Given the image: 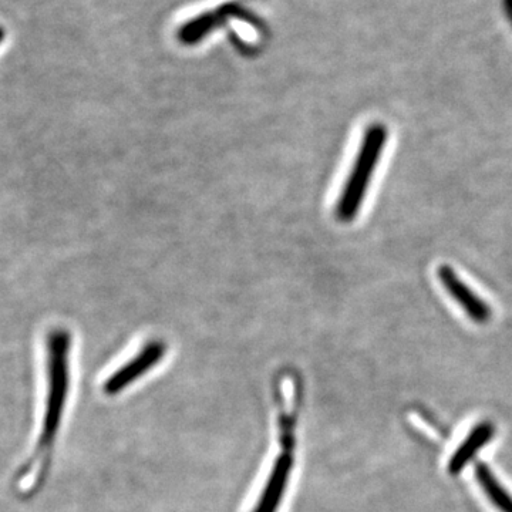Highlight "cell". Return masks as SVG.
Wrapping results in <instances>:
<instances>
[{
    "mask_svg": "<svg viewBox=\"0 0 512 512\" xmlns=\"http://www.w3.org/2000/svg\"><path fill=\"white\" fill-rule=\"evenodd\" d=\"M46 348V387L39 436L15 476L16 493L25 498L35 495L45 483L70 392L72 335L63 328L53 329L47 336Z\"/></svg>",
    "mask_w": 512,
    "mask_h": 512,
    "instance_id": "cell-1",
    "label": "cell"
},
{
    "mask_svg": "<svg viewBox=\"0 0 512 512\" xmlns=\"http://www.w3.org/2000/svg\"><path fill=\"white\" fill-rule=\"evenodd\" d=\"M389 138V130L382 123L370 124L365 136L362 138L359 153H357L355 165L350 171L345 188L340 194L338 205H336V215L342 222L355 220L365 201L367 190H369L370 181L380 157H382L384 146Z\"/></svg>",
    "mask_w": 512,
    "mask_h": 512,
    "instance_id": "cell-2",
    "label": "cell"
},
{
    "mask_svg": "<svg viewBox=\"0 0 512 512\" xmlns=\"http://www.w3.org/2000/svg\"><path fill=\"white\" fill-rule=\"evenodd\" d=\"M295 410L292 413L285 412L284 407L279 417V439H281L282 451L276 458L271 473L266 478L261 497L258 498L252 512H278L282 500L288 488L293 470V450H295Z\"/></svg>",
    "mask_w": 512,
    "mask_h": 512,
    "instance_id": "cell-3",
    "label": "cell"
},
{
    "mask_svg": "<svg viewBox=\"0 0 512 512\" xmlns=\"http://www.w3.org/2000/svg\"><path fill=\"white\" fill-rule=\"evenodd\" d=\"M165 345L160 340H153L151 343H147L143 349L138 352V355L134 356L130 362L120 367L116 373H113L109 377L106 383H104V392L107 394H117L127 389L131 383L136 382L150 372L151 369L157 366L163 360L165 355Z\"/></svg>",
    "mask_w": 512,
    "mask_h": 512,
    "instance_id": "cell-4",
    "label": "cell"
},
{
    "mask_svg": "<svg viewBox=\"0 0 512 512\" xmlns=\"http://www.w3.org/2000/svg\"><path fill=\"white\" fill-rule=\"evenodd\" d=\"M232 18L254 22V16L247 9L242 8L239 3H227L221 8L202 13L197 18L185 23L183 28L178 30V40L185 46L197 45L204 37L210 35L215 29L221 28L228 19Z\"/></svg>",
    "mask_w": 512,
    "mask_h": 512,
    "instance_id": "cell-5",
    "label": "cell"
},
{
    "mask_svg": "<svg viewBox=\"0 0 512 512\" xmlns=\"http://www.w3.org/2000/svg\"><path fill=\"white\" fill-rule=\"evenodd\" d=\"M437 276H439L443 288L467 313L468 318L473 320L474 323H478V325H485V323L490 322L491 316H493L490 306L457 275V272L451 266L440 265L437 268Z\"/></svg>",
    "mask_w": 512,
    "mask_h": 512,
    "instance_id": "cell-6",
    "label": "cell"
},
{
    "mask_svg": "<svg viewBox=\"0 0 512 512\" xmlns=\"http://www.w3.org/2000/svg\"><path fill=\"white\" fill-rule=\"evenodd\" d=\"M495 429L493 424L481 423L471 430L466 440L454 451L453 457L448 461V471L457 476L466 468L467 464L476 457L478 451L487 446L488 441L493 440Z\"/></svg>",
    "mask_w": 512,
    "mask_h": 512,
    "instance_id": "cell-7",
    "label": "cell"
},
{
    "mask_svg": "<svg viewBox=\"0 0 512 512\" xmlns=\"http://www.w3.org/2000/svg\"><path fill=\"white\" fill-rule=\"evenodd\" d=\"M476 477L478 484L483 488L485 497L498 511L512 512V495L505 490L504 485L497 480L490 468L483 463L478 464Z\"/></svg>",
    "mask_w": 512,
    "mask_h": 512,
    "instance_id": "cell-8",
    "label": "cell"
},
{
    "mask_svg": "<svg viewBox=\"0 0 512 512\" xmlns=\"http://www.w3.org/2000/svg\"><path fill=\"white\" fill-rule=\"evenodd\" d=\"M3 39H5V30L0 28V43H2Z\"/></svg>",
    "mask_w": 512,
    "mask_h": 512,
    "instance_id": "cell-9",
    "label": "cell"
}]
</instances>
